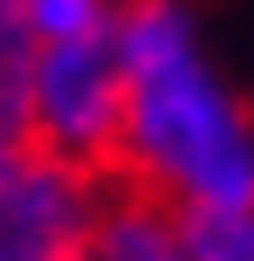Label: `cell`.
Returning <instances> with one entry per match:
<instances>
[{"label":"cell","instance_id":"52a82bcc","mask_svg":"<svg viewBox=\"0 0 254 261\" xmlns=\"http://www.w3.org/2000/svg\"><path fill=\"white\" fill-rule=\"evenodd\" d=\"M192 248H200V261H254V206L200 213L192 220Z\"/></svg>","mask_w":254,"mask_h":261},{"label":"cell","instance_id":"8992f818","mask_svg":"<svg viewBox=\"0 0 254 261\" xmlns=\"http://www.w3.org/2000/svg\"><path fill=\"white\" fill-rule=\"evenodd\" d=\"M27 28L21 0H0V144H21V90H27Z\"/></svg>","mask_w":254,"mask_h":261},{"label":"cell","instance_id":"7a4b0ae2","mask_svg":"<svg viewBox=\"0 0 254 261\" xmlns=\"http://www.w3.org/2000/svg\"><path fill=\"white\" fill-rule=\"evenodd\" d=\"M124 117V76H117V35L110 41H55L27 55L21 90V144L48 158H69L82 172H110Z\"/></svg>","mask_w":254,"mask_h":261},{"label":"cell","instance_id":"6da1fadb","mask_svg":"<svg viewBox=\"0 0 254 261\" xmlns=\"http://www.w3.org/2000/svg\"><path fill=\"white\" fill-rule=\"evenodd\" d=\"M117 172L179 213L254 206V103L227 76L192 0H124L117 14Z\"/></svg>","mask_w":254,"mask_h":261},{"label":"cell","instance_id":"3957f363","mask_svg":"<svg viewBox=\"0 0 254 261\" xmlns=\"http://www.w3.org/2000/svg\"><path fill=\"white\" fill-rule=\"evenodd\" d=\"M110 172H82L35 144H0V261H90Z\"/></svg>","mask_w":254,"mask_h":261},{"label":"cell","instance_id":"5b68a950","mask_svg":"<svg viewBox=\"0 0 254 261\" xmlns=\"http://www.w3.org/2000/svg\"><path fill=\"white\" fill-rule=\"evenodd\" d=\"M124 0H21L27 48H55V41H110L117 35Z\"/></svg>","mask_w":254,"mask_h":261},{"label":"cell","instance_id":"277c9868","mask_svg":"<svg viewBox=\"0 0 254 261\" xmlns=\"http://www.w3.org/2000/svg\"><path fill=\"white\" fill-rule=\"evenodd\" d=\"M90 261H200L192 213H179V206H165V199H151V193L117 179L103 193V206H96Z\"/></svg>","mask_w":254,"mask_h":261}]
</instances>
